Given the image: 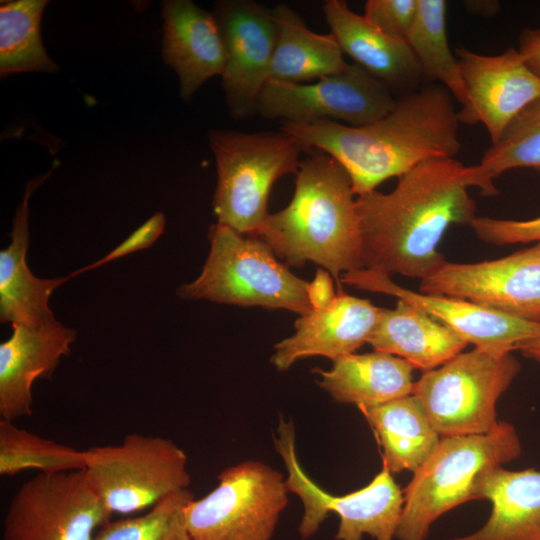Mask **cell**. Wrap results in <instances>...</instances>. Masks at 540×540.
<instances>
[{
	"label": "cell",
	"mask_w": 540,
	"mask_h": 540,
	"mask_svg": "<svg viewBox=\"0 0 540 540\" xmlns=\"http://www.w3.org/2000/svg\"><path fill=\"white\" fill-rule=\"evenodd\" d=\"M470 166L455 158L425 161L398 178L390 193L357 196L360 269L420 280L447 260L437 250L451 225H470L476 202Z\"/></svg>",
	"instance_id": "6da1fadb"
},
{
	"label": "cell",
	"mask_w": 540,
	"mask_h": 540,
	"mask_svg": "<svg viewBox=\"0 0 540 540\" xmlns=\"http://www.w3.org/2000/svg\"><path fill=\"white\" fill-rule=\"evenodd\" d=\"M453 99L444 86L430 83L398 97L386 116L365 126L316 120L283 122L281 131L309 153L317 148L338 161L359 196L425 161L454 158L461 144Z\"/></svg>",
	"instance_id": "7a4b0ae2"
},
{
	"label": "cell",
	"mask_w": 540,
	"mask_h": 540,
	"mask_svg": "<svg viewBox=\"0 0 540 540\" xmlns=\"http://www.w3.org/2000/svg\"><path fill=\"white\" fill-rule=\"evenodd\" d=\"M352 182L345 168L319 151L296 172L291 202L270 214L257 238L289 265L314 262L339 281L360 269L361 236Z\"/></svg>",
	"instance_id": "3957f363"
},
{
	"label": "cell",
	"mask_w": 540,
	"mask_h": 540,
	"mask_svg": "<svg viewBox=\"0 0 540 540\" xmlns=\"http://www.w3.org/2000/svg\"><path fill=\"white\" fill-rule=\"evenodd\" d=\"M521 452L514 426L505 421H498L485 434L442 437L404 490V507L395 538L425 540L440 516L479 499V484L487 472L503 467Z\"/></svg>",
	"instance_id": "277c9868"
},
{
	"label": "cell",
	"mask_w": 540,
	"mask_h": 540,
	"mask_svg": "<svg viewBox=\"0 0 540 540\" xmlns=\"http://www.w3.org/2000/svg\"><path fill=\"white\" fill-rule=\"evenodd\" d=\"M210 251L201 274L177 293L184 299L238 306L285 309L304 316L313 309L303 279L277 261L273 250L257 237L213 224Z\"/></svg>",
	"instance_id": "5b68a950"
},
{
	"label": "cell",
	"mask_w": 540,
	"mask_h": 540,
	"mask_svg": "<svg viewBox=\"0 0 540 540\" xmlns=\"http://www.w3.org/2000/svg\"><path fill=\"white\" fill-rule=\"evenodd\" d=\"M209 141L218 175L212 202L217 223L257 237L270 215L267 204L273 184L283 175L296 173L300 154L309 152L283 131L211 130Z\"/></svg>",
	"instance_id": "8992f818"
},
{
	"label": "cell",
	"mask_w": 540,
	"mask_h": 540,
	"mask_svg": "<svg viewBox=\"0 0 540 540\" xmlns=\"http://www.w3.org/2000/svg\"><path fill=\"white\" fill-rule=\"evenodd\" d=\"M520 368L511 352L474 347L423 372L412 395L441 438L485 434L497 425V401Z\"/></svg>",
	"instance_id": "52a82bcc"
},
{
	"label": "cell",
	"mask_w": 540,
	"mask_h": 540,
	"mask_svg": "<svg viewBox=\"0 0 540 540\" xmlns=\"http://www.w3.org/2000/svg\"><path fill=\"white\" fill-rule=\"evenodd\" d=\"M85 458L87 480L112 514L152 508L191 482L185 452L160 436L131 433L118 445L90 447Z\"/></svg>",
	"instance_id": "ba28073f"
},
{
	"label": "cell",
	"mask_w": 540,
	"mask_h": 540,
	"mask_svg": "<svg viewBox=\"0 0 540 540\" xmlns=\"http://www.w3.org/2000/svg\"><path fill=\"white\" fill-rule=\"evenodd\" d=\"M276 450L287 468L285 479L289 492L302 501L304 512L298 531L302 538L312 537L330 512L339 516L336 540H393L402 517L404 493L392 474L381 471L362 489L343 495H332L315 484L302 469L296 455L295 431L291 421L279 419Z\"/></svg>",
	"instance_id": "9c48e42d"
},
{
	"label": "cell",
	"mask_w": 540,
	"mask_h": 540,
	"mask_svg": "<svg viewBox=\"0 0 540 540\" xmlns=\"http://www.w3.org/2000/svg\"><path fill=\"white\" fill-rule=\"evenodd\" d=\"M283 475L259 461H245L218 475V485L186 507L192 540H271L288 504Z\"/></svg>",
	"instance_id": "30bf717a"
},
{
	"label": "cell",
	"mask_w": 540,
	"mask_h": 540,
	"mask_svg": "<svg viewBox=\"0 0 540 540\" xmlns=\"http://www.w3.org/2000/svg\"><path fill=\"white\" fill-rule=\"evenodd\" d=\"M112 513L83 470L37 473L13 495L3 540H93Z\"/></svg>",
	"instance_id": "8fae6325"
},
{
	"label": "cell",
	"mask_w": 540,
	"mask_h": 540,
	"mask_svg": "<svg viewBox=\"0 0 540 540\" xmlns=\"http://www.w3.org/2000/svg\"><path fill=\"white\" fill-rule=\"evenodd\" d=\"M397 98L380 80L357 64L312 84L268 80L257 112L283 122L342 120L360 127L386 116Z\"/></svg>",
	"instance_id": "7c38bea8"
},
{
	"label": "cell",
	"mask_w": 540,
	"mask_h": 540,
	"mask_svg": "<svg viewBox=\"0 0 540 540\" xmlns=\"http://www.w3.org/2000/svg\"><path fill=\"white\" fill-rule=\"evenodd\" d=\"M419 292L463 299L540 323V242L499 259L446 261L420 280Z\"/></svg>",
	"instance_id": "4fadbf2b"
},
{
	"label": "cell",
	"mask_w": 540,
	"mask_h": 540,
	"mask_svg": "<svg viewBox=\"0 0 540 540\" xmlns=\"http://www.w3.org/2000/svg\"><path fill=\"white\" fill-rule=\"evenodd\" d=\"M213 14L224 42L226 64L222 88L235 118L258 109L261 92L269 80L277 27L272 10L251 0L218 1Z\"/></svg>",
	"instance_id": "5bb4252c"
},
{
	"label": "cell",
	"mask_w": 540,
	"mask_h": 540,
	"mask_svg": "<svg viewBox=\"0 0 540 540\" xmlns=\"http://www.w3.org/2000/svg\"><path fill=\"white\" fill-rule=\"evenodd\" d=\"M469 102L458 111L459 121L482 123L496 143L514 117L540 99V78L511 47L499 55L487 56L465 47L455 49Z\"/></svg>",
	"instance_id": "9a60e30c"
},
{
	"label": "cell",
	"mask_w": 540,
	"mask_h": 540,
	"mask_svg": "<svg viewBox=\"0 0 540 540\" xmlns=\"http://www.w3.org/2000/svg\"><path fill=\"white\" fill-rule=\"evenodd\" d=\"M341 281L357 289L402 299L455 331L468 344L491 351L511 352L518 343L540 335V323L492 311L472 302L415 292L370 269L344 273Z\"/></svg>",
	"instance_id": "2e32d148"
},
{
	"label": "cell",
	"mask_w": 540,
	"mask_h": 540,
	"mask_svg": "<svg viewBox=\"0 0 540 540\" xmlns=\"http://www.w3.org/2000/svg\"><path fill=\"white\" fill-rule=\"evenodd\" d=\"M370 300L339 291L332 304L300 316L295 333L275 345L271 363L279 371L312 356L336 360L354 353L373 332L381 312Z\"/></svg>",
	"instance_id": "e0dca14e"
},
{
	"label": "cell",
	"mask_w": 540,
	"mask_h": 540,
	"mask_svg": "<svg viewBox=\"0 0 540 540\" xmlns=\"http://www.w3.org/2000/svg\"><path fill=\"white\" fill-rule=\"evenodd\" d=\"M13 333L0 344V419L29 417L32 385L49 377L70 353L76 332L57 320L38 327L12 325Z\"/></svg>",
	"instance_id": "ac0fdd59"
},
{
	"label": "cell",
	"mask_w": 540,
	"mask_h": 540,
	"mask_svg": "<svg viewBox=\"0 0 540 540\" xmlns=\"http://www.w3.org/2000/svg\"><path fill=\"white\" fill-rule=\"evenodd\" d=\"M162 16L163 58L179 77L181 97L189 100L204 82L224 72L221 31L213 12L190 0L164 1Z\"/></svg>",
	"instance_id": "d6986e66"
},
{
	"label": "cell",
	"mask_w": 540,
	"mask_h": 540,
	"mask_svg": "<svg viewBox=\"0 0 540 540\" xmlns=\"http://www.w3.org/2000/svg\"><path fill=\"white\" fill-rule=\"evenodd\" d=\"M331 34L343 53L399 97L420 88V66L406 40L390 37L352 11L344 0L323 4Z\"/></svg>",
	"instance_id": "ffe728a7"
},
{
	"label": "cell",
	"mask_w": 540,
	"mask_h": 540,
	"mask_svg": "<svg viewBox=\"0 0 540 540\" xmlns=\"http://www.w3.org/2000/svg\"><path fill=\"white\" fill-rule=\"evenodd\" d=\"M30 180L13 218L11 242L0 251V320L12 325L38 327L55 321L48 302L52 292L70 278L42 279L30 271L26 255L29 247V200L50 175Z\"/></svg>",
	"instance_id": "44dd1931"
},
{
	"label": "cell",
	"mask_w": 540,
	"mask_h": 540,
	"mask_svg": "<svg viewBox=\"0 0 540 540\" xmlns=\"http://www.w3.org/2000/svg\"><path fill=\"white\" fill-rule=\"evenodd\" d=\"M367 343L423 372L438 368L468 345L451 328L402 299L392 309H381Z\"/></svg>",
	"instance_id": "7402d4cb"
},
{
	"label": "cell",
	"mask_w": 540,
	"mask_h": 540,
	"mask_svg": "<svg viewBox=\"0 0 540 540\" xmlns=\"http://www.w3.org/2000/svg\"><path fill=\"white\" fill-rule=\"evenodd\" d=\"M478 498L492 505L486 523L448 540H540V471L492 469L479 484Z\"/></svg>",
	"instance_id": "603a6c76"
},
{
	"label": "cell",
	"mask_w": 540,
	"mask_h": 540,
	"mask_svg": "<svg viewBox=\"0 0 540 540\" xmlns=\"http://www.w3.org/2000/svg\"><path fill=\"white\" fill-rule=\"evenodd\" d=\"M414 367L381 351L349 354L333 361L330 370L315 369L318 385L340 403L380 405L412 394Z\"/></svg>",
	"instance_id": "cb8c5ba5"
},
{
	"label": "cell",
	"mask_w": 540,
	"mask_h": 540,
	"mask_svg": "<svg viewBox=\"0 0 540 540\" xmlns=\"http://www.w3.org/2000/svg\"><path fill=\"white\" fill-rule=\"evenodd\" d=\"M272 14L277 39L269 80L302 83L340 73L348 67L344 53L331 33L313 32L286 4L276 5Z\"/></svg>",
	"instance_id": "d4e9b609"
},
{
	"label": "cell",
	"mask_w": 540,
	"mask_h": 540,
	"mask_svg": "<svg viewBox=\"0 0 540 540\" xmlns=\"http://www.w3.org/2000/svg\"><path fill=\"white\" fill-rule=\"evenodd\" d=\"M360 409L379 439L383 467L391 474L416 472L441 439L412 394Z\"/></svg>",
	"instance_id": "484cf974"
},
{
	"label": "cell",
	"mask_w": 540,
	"mask_h": 540,
	"mask_svg": "<svg viewBox=\"0 0 540 540\" xmlns=\"http://www.w3.org/2000/svg\"><path fill=\"white\" fill-rule=\"evenodd\" d=\"M446 2L418 0L413 26L406 38L423 79L438 81L464 107L469 102L457 57L451 51L446 31Z\"/></svg>",
	"instance_id": "4316f807"
},
{
	"label": "cell",
	"mask_w": 540,
	"mask_h": 540,
	"mask_svg": "<svg viewBox=\"0 0 540 540\" xmlns=\"http://www.w3.org/2000/svg\"><path fill=\"white\" fill-rule=\"evenodd\" d=\"M48 1H1L0 75L21 72H56L40 36L41 17Z\"/></svg>",
	"instance_id": "83f0119b"
},
{
	"label": "cell",
	"mask_w": 540,
	"mask_h": 540,
	"mask_svg": "<svg viewBox=\"0 0 540 540\" xmlns=\"http://www.w3.org/2000/svg\"><path fill=\"white\" fill-rule=\"evenodd\" d=\"M470 167L474 187L487 196L497 194L493 180L510 169L540 172V99L520 111L498 141L485 150L480 163Z\"/></svg>",
	"instance_id": "f1b7e54d"
},
{
	"label": "cell",
	"mask_w": 540,
	"mask_h": 540,
	"mask_svg": "<svg viewBox=\"0 0 540 540\" xmlns=\"http://www.w3.org/2000/svg\"><path fill=\"white\" fill-rule=\"evenodd\" d=\"M85 466V450L42 438L0 419V475L14 476L29 469L53 474L83 470Z\"/></svg>",
	"instance_id": "f546056e"
},
{
	"label": "cell",
	"mask_w": 540,
	"mask_h": 540,
	"mask_svg": "<svg viewBox=\"0 0 540 540\" xmlns=\"http://www.w3.org/2000/svg\"><path fill=\"white\" fill-rule=\"evenodd\" d=\"M193 499L189 489L173 493L139 516L110 519L93 540H192L186 507Z\"/></svg>",
	"instance_id": "4dcf8cb0"
},
{
	"label": "cell",
	"mask_w": 540,
	"mask_h": 540,
	"mask_svg": "<svg viewBox=\"0 0 540 540\" xmlns=\"http://www.w3.org/2000/svg\"><path fill=\"white\" fill-rule=\"evenodd\" d=\"M418 10V0H368L364 18L382 33L406 40Z\"/></svg>",
	"instance_id": "1f68e13d"
},
{
	"label": "cell",
	"mask_w": 540,
	"mask_h": 540,
	"mask_svg": "<svg viewBox=\"0 0 540 540\" xmlns=\"http://www.w3.org/2000/svg\"><path fill=\"white\" fill-rule=\"evenodd\" d=\"M469 226L480 240L497 246L540 242V216L529 220L476 216Z\"/></svg>",
	"instance_id": "d6a6232c"
},
{
	"label": "cell",
	"mask_w": 540,
	"mask_h": 540,
	"mask_svg": "<svg viewBox=\"0 0 540 540\" xmlns=\"http://www.w3.org/2000/svg\"><path fill=\"white\" fill-rule=\"evenodd\" d=\"M164 227V214L161 212L155 213L108 254L91 264L75 270L68 277H76L81 273L96 269L99 266L124 257L128 254L150 247L163 233Z\"/></svg>",
	"instance_id": "836d02e7"
},
{
	"label": "cell",
	"mask_w": 540,
	"mask_h": 540,
	"mask_svg": "<svg viewBox=\"0 0 540 540\" xmlns=\"http://www.w3.org/2000/svg\"><path fill=\"white\" fill-rule=\"evenodd\" d=\"M307 295L313 310L329 307L337 294L334 290L330 273L324 268H318L313 280L307 285Z\"/></svg>",
	"instance_id": "e575fe53"
},
{
	"label": "cell",
	"mask_w": 540,
	"mask_h": 540,
	"mask_svg": "<svg viewBox=\"0 0 540 540\" xmlns=\"http://www.w3.org/2000/svg\"><path fill=\"white\" fill-rule=\"evenodd\" d=\"M517 49L526 66L540 78V28H525L519 35Z\"/></svg>",
	"instance_id": "d590c367"
},
{
	"label": "cell",
	"mask_w": 540,
	"mask_h": 540,
	"mask_svg": "<svg viewBox=\"0 0 540 540\" xmlns=\"http://www.w3.org/2000/svg\"><path fill=\"white\" fill-rule=\"evenodd\" d=\"M515 350L523 356L540 363V335L518 343Z\"/></svg>",
	"instance_id": "8d00e7d4"
},
{
	"label": "cell",
	"mask_w": 540,
	"mask_h": 540,
	"mask_svg": "<svg viewBox=\"0 0 540 540\" xmlns=\"http://www.w3.org/2000/svg\"><path fill=\"white\" fill-rule=\"evenodd\" d=\"M465 4L470 13H476L484 16H491L498 12L499 4L497 1H469Z\"/></svg>",
	"instance_id": "74e56055"
}]
</instances>
